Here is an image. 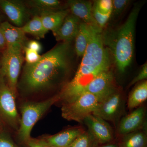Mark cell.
Returning <instances> with one entry per match:
<instances>
[{
  "instance_id": "1",
  "label": "cell",
  "mask_w": 147,
  "mask_h": 147,
  "mask_svg": "<svg viewBox=\"0 0 147 147\" xmlns=\"http://www.w3.org/2000/svg\"><path fill=\"white\" fill-rule=\"evenodd\" d=\"M71 42H61L42 55L39 61L23 66L17 90L30 95L53 90L63 83L71 71Z\"/></svg>"
},
{
  "instance_id": "2",
  "label": "cell",
  "mask_w": 147,
  "mask_h": 147,
  "mask_svg": "<svg viewBox=\"0 0 147 147\" xmlns=\"http://www.w3.org/2000/svg\"><path fill=\"white\" fill-rule=\"evenodd\" d=\"M141 8L140 5H135L123 24L102 33L103 44L110 49L121 73L125 71L132 61L136 23Z\"/></svg>"
},
{
  "instance_id": "3",
  "label": "cell",
  "mask_w": 147,
  "mask_h": 147,
  "mask_svg": "<svg viewBox=\"0 0 147 147\" xmlns=\"http://www.w3.org/2000/svg\"><path fill=\"white\" fill-rule=\"evenodd\" d=\"M60 100L59 94L43 101L25 102L21 105V117L18 130V137L21 141L28 143L31 139L32 129L37 122L52 105Z\"/></svg>"
},
{
  "instance_id": "4",
  "label": "cell",
  "mask_w": 147,
  "mask_h": 147,
  "mask_svg": "<svg viewBox=\"0 0 147 147\" xmlns=\"http://www.w3.org/2000/svg\"><path fill=\"white\" fill-rule=\"evenodd\" d=\"M90 27L89 41L80 65L97 69L109 70L110 58L102 41V29L91 26Z\"/></svg>"
},
{
  "instance_id": "5",
  "label": "cell",
  "mask_w": 147,
  "mask_h": 147,
  "mask_svg": "<svg viewBox=\"0 0 147 147\" xmlns=\"http://www.w3.org/2000/svg\"><path fill=\"white\" fill-rule=\"evenodd\" d=\"M99 102L98 98L94 95L84 92L73 101L63 103L62 116L67 120L83 123L87 116L94 113Z\"/></svg>"
},
{
  "instance_id": "6",
  "label": "cell",
  "mask_w": 147,
  "mask_h": 147,
  "mask_svg": "<svg viewBox=\"0 0 147 147\" xmlns=\"http://www.w3.org/2000/svg\"><path fill=\"white\" fill-rule=\"evenodd\" d=\"M16 97L1 74L0 77V122L18 130L21 117L16 108Z\"/></svg>"
},
{
  "instance_id": "7",
  "label": "cell",
  "mask_w": 147,
  "mask_h": 147,
  "mask_svg": "<svg viewBox=\"0 0 147 147\" xmlns=\"http://www.w3.org/2000/svg\"><path fill=\"white\" fill-rule=\"evenodd\" d=\"M125 102L122 92L117 88L99 101L92 114L117 126L124 112Z\"/></svg>"
},
{
  "instance_id": "8",
  "label": "cell",
  "mask_w": 147,
  "mask_h": 147,
  "mask_svg": "<svg viewBox=\"0 0 147 147\" xmlns=\"http://www.w3.org/2000/svg\"><path fill=\"white\" fill-rule=\"evenodd\" d=\"M24 50L6 47L2 51L1 74L15 96L24 61Z\"/></svg>"
},
{
  "instance_id": "9",
  "label": "cell",
  "mask_w": 147,
  "mask_h": 147,
  "mask_svg": "<svg viewBox=\"0 0 147 147\" xmlns=\"http://www.w3.org/2000/svg\"><path fill=\"white\" fill-rule=\"evenodd\" d=\"M0 8L15 26L21 28L31 18L25 1L0 0Z\"/></svg>"
},
{
  "instance_id": "10",
  "label": "cell",
  "mask_w": 147,
  "mask_h": 147,
  "mask_svg": "<svg viewBox=\"0 0 147 147\" xmlns=\"http://www.w3.org/2000/svg\"><path fill=\"white\" fill-rule=\"evenodd\" d=\"M88 131L93 136L98 144H105L112 143L114 132L112 127L104 119L93 114L87 116L84 121Z\"/></svg>"
},
{
  "instance_id": "11",
  "label": "cell",
  "mask_w": 147,
  "mask_h": 147,
  "mask_svg": "<svg viewBox=\"0 0 147 147\" xmlns=\"http://www.w3.org/2000/svg\"><path fill=\"white\" fill-rule=\"evenodd\" d=\"M117 88L114 75L109 70L102 71L96 76L87 86L85 92L94 95L100 101Z\"/></svg>"
},
{
  "instance_id": "12",
  "label": "cell",
  "mask_w": 147,
  "mask_h": 147,
  "mask_svg": "<svg viewBox=\"0 0 147 147\" xmlns=\"http://www.w3.org/2000/svg\"><path fill=\"white\" fill-rule=\"evenodd\" d=\"M146 108L141 106L121 118L117 126V133L122 136L145 128Z\"/></svg>"
},
{
  "instance_id": "13",
  "label": "cell",
  "mask_w": 147,
  "mask_h": 147,
  "mask_svg": "<svg viewBox=\"0 0 147 147\" xmlns=\"http://www.w3.org/2000/svg\"><path fill=\"white\" fill-rule=\"evenodd\" d=\"M0 28L5 40L6 47L24 50L28 39L21 28L4 21L0 23Z\"/></svg>"
},
{
  "instance_id": "14",
  "label": "cell",
  "mask_w": 147,
  "mask_h": 147,
  "mask_svg": "<svg viewBox=\"0 0 147 147\" xmlns=\"http://www.w3.org/2000/svg\"><path fill=\"white\" fill-rule=\"evenodd\" d=\"M66 4L70 13L79 18L82 22L89 26L99 28L93 16V4L91 2L82 0H69L66 2Z\"/></svg>"
},
{
  "instance_id": "15",
  "label": "cell",
  "mask_w": 147,
  "mask_h": 147,
  "mask_svg": "<svg viewBox=\"0 0 147 147\" xmlns=\"http://www.w3.org/2000/svg\"><path fill=\"white\" fill-rule=\"evenodd\" d=\"M85 131L81 127L66 129L60 133L41 139L48 147H68L80 134Z\"/></svg>"
},
{
  "instance_id": "16",
  "label": "cell",
  "mask_w": 147,
  "mask_h": 147,
  "mask_svg": "<svg viewBox=\"0 0 147 147\" xmlns=\"http://www.w3.org/2000/svg\"><path fill=\"white\" fill-rule=\"evenodd\" d=\"M81 23L79 18L70 12L54 35L56 40L63 42H71L76 36Z\"/></svg>"
},
{
  "instance_id": "17",
  "label": "cell",
  "mask_w": 147,
  "mask_h": 147,
  "mask_svg": "<svg viewBox=\"0 0 147 147\" xmlns=\"http://www.w3.org/2000/svg\"><path fill=\"white\" fill-rule=\"evenodd\" d=\"M32 17L40 16L42 13L67 9V4L58 0H28L25 1Z\"/></svg>"
},
{
  "instance_id": "18",
  "label": "cell",
  "mask_w": 147,
  "mask_h": 147,
  "mask_svg": "<svg viewBox=\"0 0 147 147\" xmlns=\"http://www.w3.org/2000/svg\"><path fill=\"white\" fill-rule=\"evenodd\" d=\"M70 13L68 8L42 13L40 16L43 26L55 35L67 16Z\"/></svg>"
},
{
  "instance_id": "19",
  "label": "cell",
  "mask_w": 147,
  "mask_h": 147,
  "mask_svg": "<svg viewBox=\"0 0 147 147\" xmlns=\"http://www.w3.org/2000/svg\"><path fill=\"white\" fill-rule=\"evenodd\" d=\"M119 147H147L145 128L121 136Z\"/></svg>"
},
{
  "instance_id": "20",
  "label": "cell",
  "mask_w": 147,
  "mask_h": 147,
  "mask_svg": "<svg viewBox=\"0 0 147 147\" xmlns=\"http://www.w3.org/2000/svg\"><path fill=\"white\" fill-rule=\"evenodd\" d=\"M147 98V81H143L133 89L129 95L127 107L130 110L139 107Z\"/></svg>"
},
{
  "instance_id": "21",
  "label": "cell",
  "mask_w": 147,
  "mask_h": 147,
  "mask_svg": "<svg viewBox=\"0 0 147 147\" xmlns=\"http://www.w3.org/2000/svg\"><path fill=\"white\" fill-rule=\"evenodd\" d=\"M90 35V26L82 22L78 32L74 38V49L76 55L78 57H83L89 41Z\"/></svg>"
},
{
  "instance_id": "22",
  "label": "cell",
  "mask_w": 147,
  "mask_h": 147,
  "mask_svg": "<svg viewBox=\"0 0 147 147\" xmlns=\"http://www.w3.org/2000/svg\"><path fill=\"white\" fill-rule=\"evenodd\" d=\"M21 28L26 34H28L31 35L37 39L44 38L45 35L48 32L43 26L41 19L38 16L32 17Z\"/></svg>"
},
{
  "instance_id": "23",
  "label": "cell",
  "mask_w": 147,
  "mask_h": 147,
  "mask_svg": "<svg viewBox=\"0 0 147 147\" xmlns=\"http://www.w3.org/2000/svg\"><path fill=\"white\" fill-rule=\"evenodd\" d=\"M98 143L88 130H85L68 147H96Z\"/></svg>"
},
{
  "instance_id": "24",
  "label": "cell",
  "mask_w": 147,
  "mask_h": 147,
  "mask_svg": "<svg viewBox=\"0 0 147 147\" xmlns=\"http://www.w3.org/2000/svg\"><path fill=\"white\" fill-rule=\"evenodd\" d=\"M92 15L98 26L102 29L111 17V14H104L92 6Z\"/></svg>"
},
{
  "instance_id": "25",
  "label": "cell",
  "mask_w": 147,
  "mask_h": 147,
  "mask_svg": "<svg viewBox=\"0 0 147 147\" xmlns=\"http://www.w3.org/2000/svg\"><path fill=\"white\" fill-rule=\"evenodd\" d=\"M93 5L104 14H112L113 3L112 0H98L94 1Z\"/></svg>"
},
{
  "instance_id": "26",
  "label": "cell",
  "mask_w": 147,
  "mask_h": 147,
  "mask_svg": "<svg viewBox=\"0 0 147 147\" xmlns=\"http://www.w3.org/2000/svg\"><path fill=\"white\" fill-rule=\"evenodd\" d=\"M24 53L25 54L24 59L26 61V63L29 64H33L39 61L41 59L42 55L39 53L29 49L25 46L24 48Z\"/></svg>"
},
{
  "instance_id": "27",
  "label": "cell",
  "mask_w": 147,
  "mask_h": 147,
  "mask_svg": "<svg viewBox=\"0 0 147 147\" xmlns=\"http://www.w3.org/2000/svg\"><path fill=\"white\" fill-rule=\"evenodd\" d=\"M129 3L130 1L128 0L112 1L113 9L111 16L113 15L114 16H117L120 15L126 8Z\"/></svg>"
},
{
  "instance_id": "28",
  "label": "cell",
  "mask_w": 147,
  "mask_h": 147,
  "mask_svg": "<svg viewBox=\"0 0 147 147\" xmlns=\"http://www.w3.org/2000/svg\"><path fill=\"white\" fill-rule=\"evenodd\" d=\"M0 147H18L7 133L3 131L0 132Z\"/></svg>"
},
{
  "instance_id": "29",
  "label": "cell",
  "mask_w": 147,
  "mask_h": 147,
  "mask_svg": "<svg viewBox=\"0 0 147 147\" xmlns=\"http://www.w3.org/2000/svg\"><path fill=\"white\" fill-rule=\"evenodd\" d=\"M147 78V63L142 66V68L140 69L139 73L137 76L132 79L129 84V86L134 85L137 82L140 81L146 80Z\"/></svg>"
},
{
  "instance_id": "30",
  "label": "cell",
  "mask_w": 147,
  "mask_h": 147,
  "mask_svg": "<svg viewBox=\"0 0 147 147\" xmlns=\"http://www.w3.org/2000/svg\"><path fill=\"white\" fill-rule=\"evenodd\" d=\"M26 46L29 49L34 50L39 53L42 50V47L41 44L36 40H30L28 41Z\"/></svg>"
},
{
  "instance_id": "31",
  "label": "cell",
  "mask_w": 147,
  "mask_h": 147,
  "mask_svg": "<svg viewBox=\"0 0 147 147\" xmlns=\"http://www.w3.org/2000/svg\"><path fill=\"white\" fill-rule=\"evenodd\" d=\"M29 147H48L42 139H31L27 143Z\"/></svg>"
},
{
  "instance_id": "32",
  "label": "cell",
  "mask_w": 147,
  "mask_h": 147,
  "mask_svg": "<svg viewBox=\"0 0 147 147\" xmlns=\"http://www.w3.org/2000/svg\"><path fill=\"white\" fill-rule=\"evenodd\" d=\"M6 48V43L5 40L0 28V51H3Z\"/></svg>"
},
{
  "instance_id": "33",
  "label": "cell",
  "mask_w": 147,
  "mask_h": 147,
  "mask_svg": "<svg viewBox=\"0 0 147 147\" xmlns=\"http://www.w3.org/2000/svg\"><path fill=\"white\" fill-rule=\"evenodd\" d=\"M96 147H119V146L118 144L113 143L112 142V143H109V144L102 145L100 146Z\"/></svg>"
},
{
  "instance_id": "34",
  "label": "cell",
  "mask_w": 147,
  "mask_h": 147,
  "mask_svg": "<svg viewBox=\"0 0 147 147\" xmlns=\"http://www.w3.org/2000/svg\"><path fill=\"white\" fill-rule=\"evenodd\" d=\"M2 59V51H0V77L1 74Z\"/></svg>"
},
{
  "instance_id": "35",
  "label": "cell",
  "mask_w": 147,
  "mask_h": 147,
  "mask_svg": "<svg viewBox=\"0 0 147 147\" xmlns=\"http://www.w3.org/2000/svg\"><path fill=\"white\" fill-rule=\"evenodd\" d=\"M5 17L0 12V23L4 21Z\"/></svg>"
},
{
  "instance_id": "36",
  "label": "cell",
  "mask_w": 147,
  "mask_h": 147,
  "mask_svg": "<svg viewBox=\"0 0 147 147\" xmlns=\"http://www.w3.org/2000/svg\"><path fill=\"white\" fill-rule=\"evenodd\" d=\"M3 125L0 122V132L3 131Z\"/></svg>"
},
{
  "instance_id": "37",
  "label": "cell",
  "mask_w": 147,
  "mask_h": 147,
  "mask_svg": "<svg viewBox=\"0 0 147 147\" xmlns=\"http://www.w3.org/2000/svg\"></svg>"
}]
</instances>
